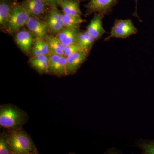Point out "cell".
<instances>
[{
	"label": "cell",
	"mask_w": 154,
	"mask_h": 154,
	"mask_svg": "<svg viewBox=\"0 0 154 154\" xmlns=\"http://www.w3.org/2000/svg\"><path fill=\"white\" fill-rule=\"evenodd\" d=\"M27 113L14 105L8 104L0 107V126L7 131L22 128L28 120Z\"/></svg>",
	"instance_id": "obj_1"
},
{
	"label": "cell",
	"mask_w": 154,
	"mask_h": 154,
	"mask_svg": "<svg viewBox=\"0 0 154 154\" xmlns=\"http://www.w3.org/2000/svg\"><path fill=\"white\" fill-rule=\"evenodd\" d=\"M12 154H38L30 136L23 128L7 131Z\"/></svg>",
	"instance_id": "obj_2"
},
{
	"label": "cell",
	"mask_w": 154,
	"mask_h": 154,
	"mask_svg": "<svg viewBox=\"0 0 154 154\" xmlns=\"http://www.w3.org/2000/svg\"><path fill=\"white\" fill-rule=\"evenodd\" d=\"M30 16L22 4L17 2L1 29L8 34H15L26 25Z\"/></svg>",
	"instance_id": "obj_3"
},
{
	"label": "cell",
	"mask_w": 154,
	"mask_h": 154,
	"mask_svg": "<svg viewBox=\"0 0 154 154\" xmlns=\"http://www.w3.org/2000/svg\"><path fill=\"white\" fill-rule=\"evenodd\" d=\"M137 28L135 27L131 19H118L115 20L109 36L104 41H107L112 38H126L137 33Z\"/></svg>",
	"instance_id": "obj_4"
},
{
	"label": "cell",
	"mask_w": 154,
	"mask_h": 154,
	"mask_svg": "<svg viewBox=\"0 0 154 154\" xmlns=\"http://www.w3.org/2000/svg\"><path fill=\"white\" fill-rule=\"evenodd\" d=\"M119 0H89L85 5L86 17L92 14H99L105 16L110 14Z\"/></svg>",
	"instance_id": "obj_5"
},
{
	"label": "cell",
	"mask_w": 154,
	"mask_h": 154,
	"mask_svg": "<svg viewBox=\"0 0 154 154\" xmlns=\"http://www.w3.org/2000/svg\"><path fill=\"white\" fill-rule=\"evenodd\" d=\"M63 18V12H61L58 8L50 9L44 20L47 23L49 33L51 35H57L64 28Z\"/></svg>",
	"instance_id": "obj_6"
},
{
	"label": "cell",
	"mask_w": 154,
	"mask_h": 154,
	"mask_svg": "<svg viewBox=\"0 0 154 154\" xmlns=\"http://www.w3.org/2000/svg\"><path fill=\"white\" fill-rule=\"evenodd\" d=\"M20 3L30 16L43 19L51 8L43 0H22Z\"/></svg>",
	"instance_id": "obj_7"
},
{
	"label": "cell",
	"mask_w": 154,
	"mask_h": 154,
	"mask_svg": "<svg viewBox=\"0 0 154 154\" xmlns=\"http://www.w3.org/2000/svg\"><path fill=\"white\" fill-rule=\"evenodd\" d=\"M66 57L51 53L48 74L59 77L67 76Z\"/></svg>",
	"instance_id": "obj_8"
},
{
	"label": "cell",
	"mask_w": 154,
	"mask_h": 154,
	"mask_svg": "<svg viewBox=\"0 0 154 154\" xmlns=\"http://www.w3.org/2000/svg\"><path fill=\"white\" fill-rule=\"evenodd\" d=\"M16 33L14 38L15 42L22 51L26 55H29L36 40V37L28 29L25 28H22Z\"/></svg>",
	"instance_id": "obj_9"
},
{
	"label": "cell",
	"mask_w": 154,
	"mask_h": 154,
	"mask_svg": "<svg viewBox=\"0 0 154 154\" xmlns=\"http://www.w3.org/2000/svg\"><path fill=\"white\" fill-rule=\"evenodd\" d=\"M26 26L36 38L46 39L48 36V26L44 19L30 16Z\"/></svg>",
	"instance_id": "obj_10"
},
{
	"label": "cell",
	"mask_w": 154,
	"mask_h": 154,
	"mask_svg": "<svg viewBox=\"0 0 154 154\" xmlns=\"http://www.w3.org/2000/svg\"><path fill=\"white\" fill-rule=\"evenodd\" d=\"M91 50L75 52L66 57L67 75L75 74L88 58Z\"/></svg>",
	"instance_id": "obj_11"
},
{
	"label": "cell",
	"mask_w": 154,
	"mask_h": 154,
	"mask_svg": "<svg viewBox=\"0 0 154 154\" xmlns=\"http://www.w3.org/2000/svg\"><path fill=\"white\" fill-rule=\"evenodd\" d=\"M104 16L101 14H94V17L87 27L86 30L96 41L100 39L104 34L107 33L102 25V19Z\"/></svg>",
	"instance_id": "obj_12"
},
{
	"label": "cell",
	"mask_w": 154,
	"mask_h": 154,
	"mask_svg": "<svg viewBox=\"0 0 154 154\" xmlns=\"http://www.w3.org/2000/svg\"><path fill=\"white\" fill-rule=\"evenodd\" d=\"M80 31V28H69L64 27L59 33L55 36L64 46L73 43H77L78 36Z\"/></svg>",
	"instance_id": "obj_13"
},
{
	"label": "cell",
	"mask_w": 154,
	"mask_h": 154,
	"mask_svg": "<svg viewBox=\"0 0 154 154\" xmlns=\"http://www.w3.org/2000/svg\"><path fill=\"white\" fill-rule=\"evenodd\" d=\"M50 54H42L30 57L29 64L39 74H47Z\"/></svg>",
	"instance_id": "obj_14"
},
{
	"label": "cell",
	"mask_w": 154,
	"mask_h": 154,
	"mask_svg": "<svg viewBox=\"0 0 154 154\" xmlns=\"http://www.w3.org/2000/svg\"><path fill=\"white\" fill-rule=\"evenodd\" d=\"M80 3L78 0H59V7L64 14L82 17L83 14L80 9Z\"/></svg>",
	"instance_id": "obj_15"
},
{
	"label": "cell",
	"mask_w": 154,
	"mask_h": 154,
	"mask_svg": "<svg viewBox=\"0 0 154 154\" xmlns=\"http://www.w3.org/2000/svg\"><path fill=\"white\" fill-rule=\"evenodd\" d=\"M17 0H0V26L2 28Z\"/></svg>",
	"instance_id": "obj_16"
},
{
	"label": "cell",
	"mask_w": 154,
	"mask_h": 154,
	"mask_svg": "<svg viewBox=\"0 0 154 154\" xmlns=\"http://www.w3.org/2000/svg\"><path fill=\"white\" fill-rule=\"evenodd\" d=\"M50 54V48L46 39L36 38L30 52V57L42 54Z\"/></svg>",
	"instance_id": "obj_17"
},
{
	"label": "cell",
	"mask_w": 154,
	"mask_h": 154,
	"mask_svg": "<svg viewBox=\"0 0 154 154\" xmlns=\"http://www.w3.org/2000/svg\"><path fill=\"white\" fill-rule=\"evenodd\" d=\"M96 40L87 30L80 31L77 39V43L83 50H91Z\"/></svg>",
	"instance_id": "obj_18"
},
{
	"label": "cell",
	"mask_w": 154,
	"mask_h": 154,
	"mask_svg": "<svg viewBox=\"0 0 154 154\" xmlns=\"http://www.w3.org/2000/svg\"><path fill=\"white\" fill-rule=\"evenodd\" d=\"M46 40L49 45L51 53L64 56L63 51L64 46L56 36L55 35H48Z\"/></svg>",
	"instance_id": "obj_19"
},
{
	"label": "cell",
	"mask_w": 154,
	"mask_h": 154,
	"mask_svg": "<svg viewBox=\"0 0 154 154\" xmlns=\"http://www.w3.org/2000/svg\"><path fill=\"white\" fill-rule=\"evenodd\" d=\"M63 24L64 27L69 28H80L83 23L87 22L81 16H74L63 14Z\"/></svg>",
	"instance_id": "obj_20"
},
{
	"label": "cell",
	"mask_w": 154,
	"mask_h": 154,
	"mask_svg": "<svg viewBox=\"0 0 154 154\" xmlns=\"http://www.w3.org/2000/svg\"><path fill=\"white\" fill-rule=\"evenodd\" d=\"M0 154H12L8 140L7 131L2 133L0 135Z\"/></svg>",
	"instance_id": "obj_21"
},
{
	"label": "cell",
	"mask_w": 154,
	"mask_h": 154,
	"mask_svg": "<svg viewBox=\"0 0 154 154\" xmlns=\"http://www.w3.org/2000/svg\"><path fill=\"white\" fill-rule=\"evenodd\" d=\"M137 146L142 150L144 154H154V140H141Z\"/></svg>",
	"instance_id": "obj_22"
},
{
	"label": "cell",
	"mask_w": 154,
	"mask_h": 154,
	"mask_svg": "<svg viewBox=\"0 0 154 154\" xmlns=\"http://www.w3.org/2000/svg\"><path fill=\"white\" fill-rule=\"evenodd\" d=\"M82 50H83L78 43H73L66 46H64L63 49L64 55L66 57H67L75 52Z\"/></svg>",
	"instance_id": "obj_23"
},
{
	"label": "cell",
	"mask_w": 154,
	"mask_h": 154,
	"mask_svg": "<svg viewBox=\"0 0 154 154\" xmlns=\"http://www.w3.org/2000/svg\"><path fill=\"white\" fill-rule=\"evenodd\" d=\"M50 8H58L59 0H43Z\"/></svg>",
	"instance_id": "obj_24"
},
{
	"label": "cell",
	"mask_w": 154,
	"mask_h": 154,
	"mask_svg": "<svg viewBox=\"0 0 154 154\" xmlns=\"http://www.w3.org/2000/svg\"><path fill=\"white\" fill-rule=\"evenodd\" d=\"M135 11L134 13L133 14V16L134 17H136L137 19H139V21H140V22H142V20H141L140 18L139 17L137 13V2L138 0H135Z\"/></svg>",
	"instance_id": "obj_25"
},
{
	"label": "cell",
	"mask_w": 154,
	"mask_h": 154,
	"mask_svg": "<svg viewBox=\"0 0 154 154\" xmlns=\"http://www.w3.org/2000/svg\"><path fill=\"white\" fill-rule=\"evenodd\" d=\"M78 1H80V2H84V1H87V0H78Z\"/></svg>",
	"instance_id": "obj_26"
},
{
	"label": "cell",
	"mask_w": 154,
	"mask_h": 154,
	"mask_svg": "<svg viewBox=\"0 0 154 154\" xmlns=\"http://www.w3.org/2000/svg\"><path fill=\"white\" fill-rule=\"evenodd\" d=\"M17 1H18V0H17Z\"/></svg>",
	"instance_id": "obj_27"
}]
</instances>
